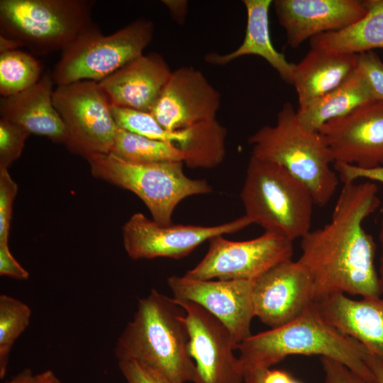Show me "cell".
<instances>
[{
	"instance_id": "1",
	"label": "cell",
	"mask_w": 383,
	"mask_h": 383,
	"mask_svg": "<svg viewBox=\"0 0 383 383\" xmlns=\"http://www.w3.org/2000/svg\"><path fill=\"white\" fill-rule=\"evenodd\" d=\"M379 204L374 182L343 184L329 222L301 238L297 260L313 279L315 302L336 293L382 297L374 265L376 244L363 228Z\"/></svg>"
},
{
	"instance_id": "2",
	"label": "cell",
	"mask_w": 383,
	"mask_h": 383,
	"mask_svg": "<svg viewBox=\"0 0 383 383\" xmlns=\"http://www.w3.org/2000/svg\"><path fill=\"white\" fill-rule=\"evenodd\" d=\"M185 316L173 297L152 289L138 300L132 320L118 338L116 358L140 362L173 383L194 382L196 368Z\"/></svg>"
},
{
	"instance_id": "3",
	"label": "cell",
	"mask_w": 383,
	"mask_h": 383,
	"mask_svg": "<svg viewBox=\"0 0 383 383\" xmlns=\"http://www.w3.org/2000/svg\"><path fill=\"white\" fill-rule=\"evenodd\" d=\"M236 350L243 376L271 368L289 355H319L340 362L367 383H377L364 359L366 348L326 323L315 303L285 325L252 334Z\"/></svg>"
},
{
	"instance_id": "4",
	"label": "cell",
	"mask_w": 383,
	"mask_h": 383,
	"mask_svg": "<svg viewBox=\"0 0 383 383\" xmlns=\"http://www.w3.org/2000/svg\"><path fill=\"white\" fill-rule=\"evenodd\" d=\"M251 156L277 163L302 182L316 205H326L339 183L331 152L318 131L306 128L290 102L278 111L274 126L265 125L249 137Z\"/></svg>"
},
{
	"instance_id": "5",
	"label": "cell",
	"mask_w": 383,
	"mask_h": 383,
	"mask_svg": "<svg viewBox=\"0 0 383 383\" xmlns=\"http://www.w3.org/2000/svg\"><path fill=\"white\" fill-rule=\"evenodd\" d=\"M240 199L245 215L265 231L294 242L311 230L316 204L310 190L277 163L250 156Z\"/></svg>"
},
{
	"instance_id": "6",
	"label": "cell",
	"mask_w": 383,
	"mask_h": 383,
	"mask_svg": "<svg viewBox=\"0 0 383 383\" xmlns=\"http://www.w3.org/2000/svg\"><path fill=\"white\" fill-rule=\"evenodd\" d=\"M90 0H1L0 36L38 55L64 51L99 28Z\"/></svg>"
},
{
	"instance_id": "7",
	"label": "cell",
	"mask_w": 383,
	"mask_h": 383,
	"mask_svg": "<svg viewBox=\"0 0 383 383\" xmlns=\"http://www.w3.org/2000/svg\"><path fill=\"white\" fill-rule=\"evenodd\" d=\"M87 160L94 177L135 194L152 220L162 226L172 224L174 211L183 199L212 192L206 179L187 177L180 161L137 164L111 152L93 155Z\"/></svg>"
},
{
	"instance_id": "8",
	"label": "cell",
	"mask_w": 383,
	"mask_h": 383,
	"mask_svg": "<svg viewBox=\"0 0 383 383\" xmlns=\"http://www.w3.org/2000/svg\"><path fill=\"white\" fill-rule=\"evenodd\" d=\"M153 34L154 25L145 18L108 35L98 28L61 52L50 72L53 82L57 86L85 80L99 82L143 55Z\"/></svg>"
},
{
	"instance_id": "9",
	"label": "cell",
	"mask_w": 383,
	"mask_h": 383,
	"mask_svg": "<svg viewBox=\"0 0 383 383\" xmlns=\"http://www.w3.org/2000/svg\"><path fill=\"white\" fill-rule=\"evenodd\" d=\"M52 101L67 131L66 147L84 158L109 153L118 126L109 100L94 81L57 85Z\"/></svg>"
},
{
	"instance_id": "10",
	"label": "cell",
	"mask_w": 383,
	"mask_h": 383,
	"mask_svg": "<svg viewBox=\"0 0 383 383\" xmlns=\"http://www.w3.org/2000/svg\"><path fill=\"white\" fill-rule=\"evenodd\" d=\"M209 241L206 254L187 271L185 277L199 280H255L293 255V241L272 231L244 241L230 240L222 235Z\"/></svg>"
},
{
	"instance_id": "11",
	"label": "cell",
	"mask_w": 383,
	"mask_h": 383,
	"mask_svg": "<svg viewBox=\"0 0 383 383\" xmlns=\"http://www.w3.org/2000/svg\"><path fill=\"white\" fill-rule=\"evenodd\" d=\"M251 224L244 215L213 226L173 223L162 226L136 213L122 227L123 244L133 260L180 259L215 236L233 233Z\"/></svg>"
},
{
	"instance_id": "12",
	"label": "cell",
	"mask_w": 383,
	"mask_h": 383,
	"mask_svg": "<svg viewBox=\"0 0 383 383\" xmlns=\"http://www.w3.org/2000/svg\"><path fill=\"white\" fill-rule=\"evenodd\" d=\"M174 301L186 312L189 355L193 359V383H243L236 345L228 328L217 318L191 301Z\"/></svg>"
},
{
	"instance_id": "13",
	"label": "cell",
	"mask_w": 383,
	"mask_h": 383,
	"mask_svg": "<svg viewBox=\"0 0 383 383\" xmlns=\"http://www.w3.org/2000/svg\"><path fill=\"white\" fill-rule=\"evenodd\" d=\"M255 280H199L172 275L167 283L173 298L196 303L221 321L231 333L237 348L252 335Z\"/></svg>"
},
{
	"instance_id": "14",
	"label": "cell",
	"mask_w": 383,
	"mask_h": 383,
	"mask_svg": "<svg viewBox=\"0 0 383 383\" xmlns=\"http://www.w3.org/2000/svg\"><path fill=\"white\" fill-rule=\"evenodd\" d=\"M252 299L255 317L271 328H277L315 303L313 279L298 260H286L255 280Z\"/></svg>"
},
{
	"instance_id": "15",
	"label": "cell",
	"mask_w": 383,
	"mask_h": 383,
	"mask_svg": "<svg viewBox=\"0 0 383 383\" xmlns=\"http://www.w3.org/2000/svg\"><path fill=\"white\" fill-rule=\"evenodd\" d=\"M334 163L362 169L383 167V102L370 101L318 131Z\"/></svg>"
},
{
	"instance_id": "16",
	"label": "cell",
	"mask_w": 383,
	"mask_h": 383,
	"mask_svg": "<svg viewBox=\"0 0 383 383\" xmlns=\"http://www.w3.org/2000/svg\"><path fill=\"white\" fill-rule=\"evenodd\" d=\"M221 104V94L202 72L181 67L172 71L150 113L163 128L174 131L216 118Z\"/></svg>"
},
{
	"instance_id": "17",
	"label": "cell",
	"mask_w": 383,
	"mask_h": 383,
	"mask_svg": "<svg viewBox=\"0 0 383 383\" xmlns=\"http://www.w3.org/2000/svg\"><path fill=\"white\" fill-rule=\"evenodd\" d=\"M272 4L292 48L316 35L344 28L367 12L358 0H275Z\"/></svg>"
},
{
	"instance_id": "18",
	"label": "cell",
	"mask_w": 383,
	"mask_h": 383,
	"mask_svg": "<svg viewBox=\"0 0 383 383\" xmlns=\"http://www.w3.org/2000/svg\"><path fill=\"white\" fill-rule=\"evenodd\" d=\"M172 71L157 52L143 54L99 82L111 106L151 112Z\"/></svg>"
},
{
	"instance_id": "19",
	"label": "cell",
	"mask_w": 383,
	"mask_h": 383,
	"mask_svg": "<svg viewBox=\"0 0 383 383\" xmlns=\"http://www.w3.org/2000/svg\"><path fill=\"white\" fill-rule=\"evenodd\" d=\"M322 318L383 360V298L355 300L344 294L315 302Z\"/></svg>"
},
{
	"instance_id": "20",
	"label": "cell",
	"mask_w": 383,
	"mask_h": 383,
	"mask_svg": "<svg viewBox=\"0 0 383 383\" xmlns=\"http://www.w3.org/2000/svg\"><path fill=\"white\" fill-rule=\"evenodd\" d=\"M54 84L48 72L30 88L11 96L1 97V118L22 127L30 134L65 144L66 128L52 101Z\"/></svg>"
},
{
	"instance_id": "21",
	"label": "cell",
	"mask_w": 383,
	"mask_h": 383,
	"mask_svg": "<svg viewBox=\"0 0 383 383\" xmlns=\"http://www.w3.org/2000/svg\"><path fill=\"white\" fill-rule=\"evenodd\" d=\"M356 66L357 54L311 48L295 66L292 84L299 108L339 87L355 72Z\"/></svg>"
},
{
	"instance_id": "22",
	"label": "cell",
	"mask_w": 383,
	"mask_h": 383,
	"mask_svg": "<svg viewBox=\"0 0 383 383\" xmlns=\"http://www.w3.org/2000/svg\"><path fill=\"white\" fill-rule=\"evenodd\" d=\"M271 0H243L247 12V25L243 43L233 51L220 54L212 52L205 55L209 64L224 66L245 55H257L265 60L287 83L292 84L296 64L289 62L278 52L271 40L269 10Z\"/></svg>"
},
{
	"instance_id": "23",
	"label": "cell",
	"mask_w": 383,
	"mask_h": 383,
	"mask_svg": "<svg viewBox=\"0 0 383 383\" xmlns=\"http://www.w3.org/2000/svg\"><path fill=\"white\" fill-rule=\"evenodd\" d=\"M366 14L353 24L310 39L311 48L358 54L383 48V0L362 1Z\"/></svg>"
},
{
	"instance_id": "24",
	"label": "cell",
	"mask_w": 383,
	"mask_h": 383,
	"mask_svg": "<svg viewBox=\"0 0 383 383\" xmlns=\"http://www.w3.org/2000/svg\"><path fill=\"white\" fill-rule=\"evenodd\" d=\"M372 101L374 100L355 70L339 87L298 108L296 115L306 128L319 131L326 122L346 116Z\"/></svg>"
},
{
	"instance_id": "25",
	"label": "cell",
	"mask_w": 383,
	"mask_h": 383,
	"mask_svg": "<svg viewBox=\"0 0 383 383\" xmlns=\"http://www.w3.org/2000/svg\"><path fill=\"white\" fill-rule=\"evenodd\" d=\"M189 128V141L182 150L184 165L192 169L218 166L226 157V128L216 118L199 122Z\"/></svg>"
},
{
	"instance_id": "26",
	"label": "cell",
	"mask_w": 383,
	"mask_h": 383,
	"mask_svg": "<svg viewBox=\"0 0 383 383\" xmlns=\"http://www.w3.org/2000/svg\"><path fill=\"white\" fill-rule=\"evenodd\" d=\"M110 152L125 161L137 164L183 162L184 158L183 152L174 143L150 139L120 128L117 129Z\"/></svg>"
},
{
	"instance_id": "27",
	"label": "cell",
	"mask_w": 383,
	"mask_h": 383,
	"mask_svg": "<svg viewBox=\"0 0 383 383\" xmlns=\"http://www.w3.org/2000/svg\"><path fill=\"white\" fill-rule=\"evenodd\" d=\"M39 62L30 54L17 50L0 53V94L9 97L35 85L42 77Z\"/></svg>"
},
{
	"instance_id": "28",
	"label": "cell",
	"mask_w": 383,
	"mask_h": 383,
	"mask_svg": "<svg viewBox=\"0 0 383 383\" xmlns=\"http://www.w3.org/2000/svg\"><path fill=\"white\" fill-rule=\"evenodd\" d=\"M31 309L23 301L6 294L0 296V378H4L11 348L26 329Z\"/></svg>"
},
{
	"instance_id": "29",
	"label": "cell",
	"mask_w": 383,
	"mask_h": 383,
	"mask_svg": "<svg viewBox=\"0 0 383 383\" xmlns=\"http://www.w3.org/2000/svg\"><path fill=\"white\" fill-rule=\"evenodd\" d=\"M113 119L120 128L177 146L184 139L182 130L170 131L163 128L150 112L111 106Z\"/></svg>"
},
{
	"instance_id": "30",
	"label": "cell",
	"mask_w": 383,
	"mask_h": 383,
	"mask_svg": "<svg viewBox=\"0 0 383 383\" xmlns=\"http://www.w3.org/2000/svg\"><path fill=\"white\" fill-rule=\"evenodd\" d=\"M30 133L22 127L0 118V168H6L18 159Z\"/></svg>"
},
{
	"instance_id": "31",
	"label": "cell",
	"mask_w": 383,
	"mask_h": 383,
	"mask_svg": "<svg viewBox=\"0 0 383 383\" xmlns=\"http://www.w3.org/2000/svg\"><path fill=\"white\" fill-rule=\"evenodd\" d=\"M356 71L372 99L383 102V62L373 51L357 54Z\"/></svg>"
},
{
	"instance_id": "32",
	"label": "cell",
	"mask_w": 383,
	"mask_h": 383,
	"mask_svg": "<svg viewBox=\"0 0 383 383\" xmlns=\"http://www.w3.org/2000/svg\"><path fill=\"white\" fill-rule=\"evenodd\" d=\"M18 190L8 169L0 168V243H9L13 204Z\"/></svg>"
},
{
	"instance_id": "33",
	"label": "cell",
	"mask_w": 383,
	"mask_h": 383,
	"mask_svg": "<svg viewBox=\"0 0 383 383\" xmlns=\"http://www.w3.org/2000/svg\"><path fill=\"white\" fill-rule=\"evenodd\" d=\"M126 383H173L160 372L133 360L118 361Z\"/></svg>"
},
{
	"instance_id": "34",
	"label": "cell",
	"mask_w": 383,
	"mask_h": 383,
	"mask_svg": "<svg viewBox=\"0 0 383 383\" xmlns=\"http://www.w3.org/2000/svg\"><path fill=\"white\" fill-rule=\"evenodd\" d=\"M325 374L323 383H367L340 362L326 357H321Z\"/></svg>"
},
{
	"instance_id": "35",
	"label": "cell",
	"mask_w": 383,
	"mask_h": 383,
	"mask_svg": "<svg viewBox=\"0 0 383 383\" xmlns=\"http://www.w3.org/2000/svg\"><path fill=\"white\" fill-rule=\"evenodd\" d=\"M333 167L339 179L343 184L356 182L361 179L383 184V167L362 169L344 163H334Z\"/></svg>"
},
{
	"instance_id": "36",
	"label": "cell",
	"mask_w": 383,
	"mask_h": 383,
	"mask_svg": "<svg viewBox=\"0 0 383 383\" xmlns=\"http://www.w3.org/2000/svg\"><path fill=\"white\" fill-rule=\"evenodd\" d=\"M0 274L18 279H26L29 277L28 272L11 253L9 243H0Z\"/></svg>"
},
{
	"instance_id": "37",
	"label": "cell",
	"mask_w": 383,
	"mask_h": 383,
	"mask_svg": "<svg viewBox=\"0 0 383 383\" xmlns=\"http://www.w3.org/2000/svg\"><path fill=\"white\" fill-rule=\"evenodd\" d=\"M254 372L259 374L261 383H302L284 370L269 368Z\"/></svg>"
},
{
	"instance_id": "38",
	"label": "cell",
	"mask_w": 383,
	"mask_h": 383,
	"mask_svg": "<svg viewBox=\"0 0 383 383\" xmlns=\"http://www.w3.org/2000/svg\"><path fill=\"white\" fill-rule=\"evenodd\" d=\"M162 2L170 11L173 21L179 25L184 23L188 12L187 0H162Z\"/></svg>"
},
{
	"instance_id": "39",
	"label": "cell",
	"mask_w": 383,
	"mask_h": 383,
	"mask_svg": "<svg viewBox=\"0 0 383 383\" xmlns=\"http://www.w3.org/2000/svg\"><path fill=\"white\" fill-rule=\"evenodd\" d=\"M365 361L374 375L377 383H383V360L366 348Z\"/></svg>"
},
{
	"instance_id": "40",
	"label": "cell",
	"mask_w": 383,
	"mask_h": 383,
	"mask_svg": "<svg viewBox=\"0 0 383 383\" xmlns=\"http://www.w3.org/2000/svg\"><path fill=\"white\" fill-rule=\"evenodd\" d=\"M33 383H62V382L50 370L34 374Z\"/></svg>"
},
{
	"instance_id": "41",
	"label": "cell",
	"mask_w": 383,
	"mask_h": 383,
	"mask_svg": "<svg viewBox=\"0 0 383 383\" xmlns=\"http://www.w3.org/2000/svg\"><path fill=\"white\" fill-rule=\"evenodd\" d=\"M34 374L29 368H25L6 383H33Z\"/></svg>"
},
{
	"instance_id": "42",
	"label": "cell",
	"mask_w": 383,
	"mask_h": 383,
	"mask_svg": "<svg viewBox=\"0 0 383 383\" xmlns=\"http://www.w3.org/2000/svg\"><path fill=\"white\" fill-rule=\"evenodd\" d=\"M379 240L381 244V257L379 260V269L378 272L380 286L382 289V298H383V215L382 217L381 223H380V228H379Z\"/></svg>"
},
{
	"instance_id": "43",
	"label": "cell",
	"mask_w": 383,
	"mask_h": 383,
	"mask_svg": "<svg viewBox=\"0 0 383 383\" xmlns=\"http://www.w3.org/2000/svg\"><path fill=\"white\" fill-rule=\"evenodd\" d=\"M245 383H261L259 374L257 372L248 373L244 376Z\"/></svg>"
}]
</instances>
